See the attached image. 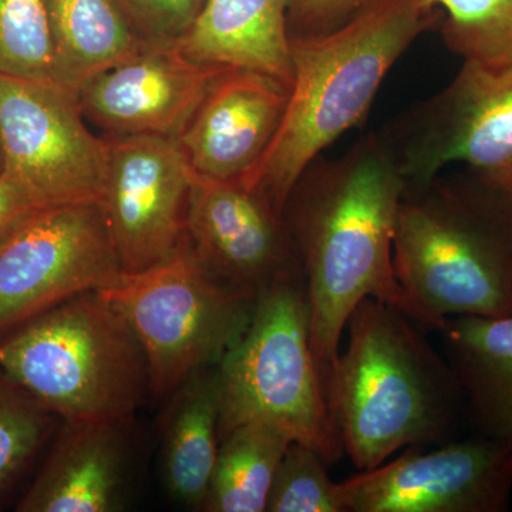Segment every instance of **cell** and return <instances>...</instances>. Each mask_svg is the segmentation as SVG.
<instances>
[{
    "mask_svg": "<svg viewBox=\"0 0 512 512\" xmlns=\"http://www.w3.org/2000/svg\"><path fill=\"white\" fill-rule=\"evenodd\" d=\"M124 421H64L19 512H117L126 505Z\"/></svg>",
    "mask_w": 512,
    "mask_h": 512,
    "instance_id": "16",
    "label": "cell"
},
{
    "mask_svg": "<svg viewBox=\"0 0 512 512\" xmlns=\"http://www.w3.org/2000/svg\"><path fill=\"white\" fill-rule=\"evenodd\" d=\"M346 329L348 346L333 366L328 399L357 470L380 466L402 448L456 440L466 407L426 329L375 298L353 309Z\"/></svg>",
    "mask_w": 512,
    "mask_h": 512,
    "instance_id": "2",
    "label": "cell"
},
{
    "mask_svg": "<svg viewBox=\"0 0 512 512\" xmlns=\"http://www.w3.org/2000/svg\"><path fill=\"white\" fill-rule=\"evenodd\" d=\"M3 174L46 205L101 202L109 141L84 123L79 96L55 80L0 76Z\"/></svg>",
    "mask_w": 512,
    "mask_h": 512,
    "instance_id": "9",
    "label": "cell"
},
{
    "mask_svg": "<svg viewBox=\"0 0 512 512\" xmlns=\"http://www.w3.org/2000/svg\"><path fill=\"white\" fill-rule=\"evenodd\" d=\"M121 274L100 202L46 208L0 247V336Z\"/></svg>",
    "mask_w": 512,
    "mask_h": 512,
    "instance_id": "10",
    "label": "cell"
},
{
    "mask_svg": "<svg viewBox=\"0 0 512 512\" xmlns=\"http://www.w3.org/2000/svg\"><path fill=\"white\" fill-rule=\"evenodd\" d=\"M440 20L439 10L420 0H376L338 29L292 36L293 82L284 119L241 183L284 214L303 171L365 119L397 60Z\"/></svg>",
    "mask_w": 512,
    "mask_h": 512,
    "instance_id": "4",
    "label": "cell"
},
{
    "mask_svg": "<svg viewBox=\"0 0 512 512\" xmlns=\"http://www.w3.org/2000/svg\"><path fill=\"white\" fill-rule=\"evenodd\" d=\"M127 320L146 355L150 393L167 399L200 367L218 365L254 313L256 295L212 274L185 237L158 264L123 272L100 291Z\"/></svg>",
    "mask_w": 512,
    "mask_h": 512,
    "instance_id": "7",
    "label": "cell"
},
{
    "mask_svg": "<svg viewBox=\"0 0 512 512\" xmlns=\"http://www.w3.org/2000/svg\"><path fill=\"white\" fill-rule=\"evenodd\" d=\"M376 0H289L292 36H312L338 29Z\"/></svg>",
    "mask_w": 512,
    "mask_h": 512,
    "instance_id": "27",
    "label": "cell"
},
{
    "mask_svg": "<svg viewBox=\"0 0 512 512\" xmlns=\"http://www.w3.org/2000/svg\"><path fill=\"white\" fill-rule=\"evenodd\" d=\"M0 369L63 421L131 423L150 392L143 348L100 291L80 293L6 333Z\"/></svg>",
    "mask_w": 512,
    "mask_h": 512,
    "instance_id": "5",
    "label": "cell"
},
{
    "mask_svg": "<svg viewBox=\"0 0 512 512\" xmlns=\"http://www.w3.org/2000/svg\"><path fill=\"white\" fill-rule=\"evenodd\" d=\"M318 451L292 441L269 490L265 512H343Z\"/></svg>",
    "mask_w": 512,
    "mask_h": 512,
    "instance_id": "25",
    "label": "cell"
},
{
    "mask_svg": "<svg viewBox=\"0 0 512 512\" xmlns=\"http://www.w3.org/2000/svg\"><path fill=\"white\" fill-rule=\"evenodd\" d=\"M407 185L454 163L512 190V69L463 63L446 89L409 111L383 136Z\"/></svg>",
    "mask_w": 512,
    "mask_h": 512,
    "instance_id": "8",
    "label": "cell"
},
{
    "mask_svg": "<svg viewBox=\"0 0 512 512\" xmlns=\"http://www.w3.org/2000/svg\"><path fill=\"white\" fill-rule=\"evenodd\" d=\"M0 173H3V153H2V147H0Z\"/></svg>",
    "mask_w": 512,
    "mask_h": 512,
    "instance_id": "29",
    "label": "cell"
},
{
    "mask_svg": "<svg viewBox=\"0 0 512 512\" xmlns=\"http://www.w3.org/2000/svg\"><path fill=\"white\" fill-rule=\"evenodd\" d=\"M187 238L202 264L239 291L258 296L276 282L303 278L285 218L241 181L191 171Z\"/></svg>",
    "mask_w": 512,
    "mask_h": 512,
    "instance_id": "13",
    "label": "cell"
},
{
    "mask_svg": "<svg viewBox=\"0 0 512 512\" xmlns=\"http://www.w3.org/2000/svg\"><path fill=\"white\" fill-rule=\"evenodd\" d=\"M407 447L390 463L336 483L343 512H504L512 446L474 434L436 450Z\"/></svg>",
    "mask_w": 512,
    "mask_h": 512,
    "instance_id": "11",
    "label": "cell"
},
{
    "mask_svg": "<svg viewBox=\"0 0 512 512\" xmlns=\"http://www.w3.org/2000/svg\"><path fill=\"white\" fill-rule=\"evenodd\" d=\"M161 477L178 504L202 510L220 451V367L194 370L167 397Z\"/></svg>",
    "mask_w": 512,
    "mask_h": 512,
    "instance_id": "19",
    "label": "cell"
},
{
    "mask_svg": "<svg viewBox=\"0 0 512 512\" xmlns=\"http://www.w3.org/2000/svg\"><path fill=\"white\" fill-rule=\"evenodd\" d=\"M53 423L55 414L0 369V493L35 457Z\"/></svg>",
    "mask_w": 512,
    "mask_h": 512,
    "instance_id": "24",
    "label": "cell"
},
{
    "mask_svg": "<svg viewBox=\"0 0 512 512\" xmlns=\"http://www.w3.org/2000/svg\"><path fill=\"white\" fill-rule=\"evenodd\" d=\"M43 5L52 42L53 80L74 93L147 45L114 0H43Z\"/></svg>",
    "mask_w": 512,
    "mask_h": 512,
    "instance_id": "20",
    "label": "cell"
},
{
    "mask_svg": "<svg viewBox=\"0 0 512 512\" xmlns=\"http://www.w3.org/2000/svg\"><path fill=\"white\" fill-rule=\"evenodd\" d=\"M148 45L175 43L200 12L202 0H114Z\"/></svg>",
    "mask_w": 512,
    "mask_h": 512,
    "instance_id": "26",
    "label": "cell"
},
{
    "mask_svg": "<svg viewBox=\"0 0 512 512\" xmlns=\"http://www.w3.org/2000/svg\"><path fill=\"white\" fill-rule=\"evenodd\" d=\"M406 185L386 141L369 134L345 156L313 161L286 201L326 390L353 309L375 298L403 312L393 242Z\"/></svg>",
    "mask_w": 512,
    "mask_h": 512,
    "instance_id": "1",
    "label": "cell"
},
{
    "mask_svg": "<svg viewBox=\"0 0 512 512\" xmlns=\"http://www.w3.org/2000/svg\"><path fill=\"white\" fill-rule=\"evenodd\" d=\"M441 13V36L463 63L512 69V0H420Z\"/></svg>",
    "mask_w": 512,
    "mask_h": 512,
    "instance_id": "22",
    "label": "cell"
},
{
    "mask_svg": "<svg viewBox=\"0 0 512 512\" xmlns=\"http://www.w3.org/2000/svg\"><path fill=\"white\" fill-rule=\"evenodd\" d=\"M191 171L175 138H110L100 204L123 272L158 264L187 237Z\"/></svg>",
    "mask_w": 512,
    "mask_h": 512,
    "instance_id": "12",
    "label": "cell"
},
{
    "mask_svg": "<svg viewBox=\"0 0 512 512\" xmlns=\"http://www.w3.org/2000/svg\"><path fill=\"white\" fill-rule=\"evenodd\" d=\"M220 367V439L264 421L338 463L345 448L311 343L303 278L285 279L256 296L254 313Z\"/></svg>",
    "mask_w": 512,
    "mask_h": 512,
    "instance_id": "6",
    "label": "cell"
},
{
    "mask_svg": "<svg viewBox=\"0 0 512 512\" xmlns=\"http://www.w3.org/2000/svg\"><path fill=\"white\" fill-rule=\"evenodd\" d=\"M175 46L192 62L254 70L292 87L289 0H204Z\"/></svg>",
    "mask_w": 512,
    "mask_h": 512,
    "instance_id": "17",
    "label": "cell"
},
{
    "mask_svg": "<svg viewBox=\"0 0 512 512\" xmlns=\"http://www.w3.org/2000/svg\"><path fill=\"white\" fill-rule=\"evenodd\" d=\"M437 332L467 423L476 434L512 446V315L451 316Z\"/></svg>",
    "mask_w": 512,
    "mask_h": 512,
    "instance_id": "18",
    "label": "cell"
},
{
    "mask_svg": "<svg viewBox=\"0 0 512 512\" xmlns=\"http://www.w3.org/2000/svg\"><path fill=\"white\" fill-rule=\"evenodd\" d=\"M393 265L403 313L423 329L451 316H511L512 190L473 173L406 185Z\"/></svg>",
    "mask_w": 512,
    "mask_h": 512,
    "instance_id": "3",
    "label": "cell"
},
{
    "mask_svg": "<svg viewBox=\"0 0 512 512\" xmlns=\"http://www.w3.org/2000/svg\"><path fill=\"white\" fill-rule=\"evenodd\" d=\"M0 76L53 80L43 0H0Z\"/></svg>",
    "mask_w": 512,
    "mask_h": 512,
    "instance_id": "23",
    "label": "cell"
},
{
    "mask_svg": "<svg viewBox=\"0 0 512 512\" xmlns=\"http://www.w3.org/2000/svg\"><path fill=\"white\" fill-rule=\"evenodd\" d=\"M225 67L192 62L175 43L147 45L79 90L84 117L113 137L181 136Z\"/></svg>",
    "mask_w": 512,
    "mask_h": 512,
    "instance_id": "14",
    "label": "cell"
},
{
    "mask_svg": "<svg viewBox=\"0 0 512 512\" xmlns=\"http://www.w3.org/2000/svg\"><path fill=\"white\" fill-rule=\"evenodd\" d=\"M45 204L9 175L0 173V247L46 210Z\"/></svg>",
    "mask_w": 512,
    "mask_h": 512,
    "instance_id": "28",
    "label": "cell"
},
{
    "mask_svg": "<svg viewBox=\"0 0 512 512\" xmlns=\"http://www.w3.org/2000/svg\"><path fill=\"white\" fill-rule=\"evenodd\" d=\"M289 93L268 74L224 70L177 138L192 170L217 180H244L274 140Z\"/></svg>",
    "mask_w": 512,
    "mask_h": 512,
    "instance_id": "15",
    "label": "cell"
},
{
    "mask_svg": "<svg viewBox=\"0 0 512 512\" xmlns=\"http://www.w3.org/2000/svg\"><path fill=\"white\" fill-rule=\"evenodd\" d=\"M292 441L264 421H249L229 431L221 440L202 511L265 512L276 470Z\"/></svg>",
    "mask_w": 512,
    "mask_h": 512,
    "instance_id": "21",
    "label": "cell"
},
{
    "mask_svg": "<svg viewBox=\"0 0 512 512\" xmlns=\"http://www.w3.org/2000/svg\"><path fill=\"white\" fill-rule=\"evenodd\" d=\"M202 2H204V0H202Z\"/></svg>",
    "mask_w": 512,
    "mask_h": 512,
    "instance_id": "30",
    "label": "cell"
}]
</instances>
